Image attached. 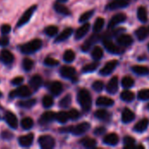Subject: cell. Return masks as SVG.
I'll list each match as a JSON object with an SVG mask.
<instances>
[{"instance_id": "1", "label": "cell", "mask_w": 149, "mask_h": 149, "mask_svg": "<svg viewBox=\"0 0 149 149\" xmlns=\"http://www.w3.org/2000/svg\"><path fill=\"white\" fill-rule=\"evenodd\" d=\"M78 102L84 111H89L92 107V97L90 93L86 89H81L78 93Z\"/></svg>"}, {"instance_id": "2", "label": "cell", "mask_w": 149, "mask_h": 149, "mask_svg": "<svg viewBox=\"0 0 149 149\" xmlns=\"http://www.w3.org/2000/svg\"><path fill=\"white\" fill-rule=\"evenodd\" d=\"M42 47V41L38 38L33 39L20 46V51L24 54H31L36 52Z\"/></svg>"}, {"instance_id": "3", "label": "cell", "mask_w": 149, "mask_h": 149, "mask_svg": "<svg viewBox=\"0 0 149 149\" xmlns=\"http://www.w3.org/2000/svg\"><path fill=\"white\" fill-rule=\"evenodd\" d=\"M31 94V91L29 86H18L17 89L14 91H11L10 93V98H16V97H20V98H27Z\"/></svg>"}, {"instance_id": "4", "label": "cell", "mask_w": 149, "mask_h": 149, "mask_svg": "<svg viewBox=\"0 0 149 149\" xmlns=\"http://www.w3.org/2000/svg\"><path fill=\"white\" fill-rule=\"evenodd\" d=\"M38 144L43 149H52L55 146V140L51 135H41L38 138Z\"/></svg>"}, {"instance_id": "5", "label": "cell", "mask_w": 149, "mask_h": 149, "mask_svg": "<svg viewBox=\"0 0 149 149\" xmlns=\"http://www.w3.org/2000/svg\"><path fill=\"white\" fill-rule=\"evenodd\" d=\"M36 9H37V5H32L31 7H30L29 9H27L24 11V13L22 15V17H20V19L18 20V22L17 24V27H21V26L24 25L25 24H27L30 21L32 14L35 12Z\"/></svg>"}, {"instance_id": "6", "label": "cell", "mask_w": 149, "mask_h": 149, "mask_svg": "<svg viewBox=\"0 0 149 149\" xmlns=\"http://www.w3.org/2000/svg\"><path fill=\"white\" fill-rule=\"evenodd\" d=\"M90 124L87 122H82L80 124H78L75 127H72L71 133L74 135H82L85 133H86L90 129Z\"/></svg>"}, {"instance_id": "7", "label": "cell", "mask_w": 149, "mask_h": 149, "mask_svg": "<svg viewBox=\"0 0 149 149\" xmlns=\"http://www.w3.org/2000/svg\"><path fill=\"white\" fill-rule=\"evenodd\" d=\"M103 45H104L105 48L110 53H113V54H120L122 52V50L117 45H115L113 41H111L108 38H106V39L103 40Z\"/></svg>"}, {"instance_id": "8", "label": "cell", "mask_w": 149, "mask_h": 149, "mask_svg": "<svg viewBox=\"0 0 149 149\" xmlns=\"http://www.w3.org/2000/svg\"><path fill=\"white\" fill-rule=\"evenodd\" d=\"M118 65V61L113 59V60H111L109 62H107L104 67L102 69H100V73L103 76H107L109 74H111L113 72V71L116 68V66Z\"/></svg>"}, {"instance_id": "9", "label": "cell", "mask_w": 149, "mask_h": 149, "mask_svg": "<svg viewBox=\"0 0 149 149\" xmlns=\"http://www.w3.org/2000/svg\"><path fill=\"white\" fill-rule=\"evenodd\" d=\"M130 3V0H113L111 3H109L107 6V9L113 10L120 8H125L128 6Z\"/></svg>"}, {"instance_id": "10", "label": "cell", "mask_w": 149, "mask_h": 149, "mask_svg": "<svg viewBox=\"0 0 149 149\" xmlns=\"http://www.w3.org/2000/svg\"><path fill=\"white\" fill-rule=\"evenodd\" d=\"M126 19H127L126 14H124V13H118V14L114 15L112 17V19L110 20V22L108 24V28L109 29H113L116 25H118L119 24H121L124 21H126Z\"/></svg>"}, {"instance_id": "11", "label": "cell", "mask_w": 149, "mask_h": 149, "mask_svg": "<svg viewBox=\"0 0 149 149\" xmlns=\"http://www.w3.org/2000/svg\"><path fill=\"white\" fill-rule=\"evenodd\" d=\"M5 121L7 122V124L13 129H17L18 127V120L17 118L16 117V115L11 113V112H6L5 113V116H4Z\"/></svg>"}, {"instance_id": "12", "label": "cell", "mask_w": 149, "mask_h": 149, "mask_svg": "<svg viewBox=\"0 0 149 149\" xmlns=\"http://www.w3.org/2000/svg\"><path fill=\"white\" fill-rule=\"evenodd\" d=\"M76 74V70L72 66L64 65L60 69V75L65 79H72Z\"/></svg>"}, {"instance_id": "13", "label": "cell", "mask_w": 149, "mask_h": 149, "mask_svg": "<svg viewBox=\"0 0 149 149\" xmlns=\"http://www.w3.org/2000/svg\"><path fill=\"white\" fill-rule=\"evenodd\" d=\"M55 119H56V113L54 112H51V111L45 112L39 118V124L47 125V124L51 123L52 120H54Z\"/></svg>"}, {"instance_id": "14", "label": "cell", "mask_w": 149, "mask_h": 149, "mask_svg": "<svg viewBox=\"0 0 149 149\" xmlns=\"http://www.w3.org/2000/svg\"><path fill=\"white\" fill-rule=\"evenodd\" d=\"M118 88H119L118 77L114 76V77H113V78L109 80V82H108V84H107V93H110V94H114V93H117Z\"/></svg>"}, {"instance_id": "15", "label": "cell", "mask_w": 149, "mask_h": 149, "mask_svg": "<svg viewBox=\"0 0 149 149\" xmlns=\"http://www.w3.org/2000/svg\"><path fill=\"white\" fill-rule=\"evenodd\" d=\"M34 140V134H28L26 135L21 136L18 139V143L23 148H28L31 146Z\"/></svg>"}, {"instance_id": "16", "label": "cell", "mask_w": 149, "mask_h": 149, "mask_svg": "<svg viewBox=\"0 0 149 149\" xmlns=\"http://www.w3.org/2000/svg\"><path fill=\"white\" fill-rule=\"evenodd\" d=\"M117 42L119 45H120L122 46H129L133 44L134 39L132 38V36H130L128 34H121V35L118 36Z\"/></svg>"}, {"instance_id": "17", "label": "cell", "mask_w": 149, "mask_h": 149, "mask_svg": "<svg viewBox=\"0 0 149 149\" xmlns=\"http://www.w3.org/2000/svg\"><path fill=\"white\" fill-rule=\"evenodd\" d=\"M89 29H90V24L87 22H86V24L81 25L76 31V32H75V39L79 40V39H81L82 38H84L86 35V33L88 32Z\"/></svg>"}, {"instance_id": "18", "label": "cell", "mask_w": 149, "mask_h": 149, "mask_svg": "<svg viewBox=\"0 0 149 149\" xmlns=\"http://www.w3.org/2000/svg\"><path fill=\"white\" fill-rule=\"evenodd\" d=\"M114 104V101L108 98V97H105V96H101L99 97L96 100V105L98 107H112Z\"/></svg>"}, {"instance_id": "19", "label": "cell", "mask_w": 149, "mask_h": 149, "mask_svg": "<svg viewBox=\"0 0 149 149\" xmlns=\"http://www.w3.org/2000/svg\"><path fill=\"white\" fill-rule=\"evenodd\" d=\"M122 121L124 123H130L135 119V114L133 111L128 108H125L122 112Z\"/></svg>"}, {"instance_id": "20", "label": "cell", "mask_w": 149, "mask_h": 149, "mask_svg": "<svg viewBox=\"0 0 149 149\" xmlns=\"http://www.w3.org/2000/svg\"><path fill=\"white\" fill-rule=\"evenodd\" d=\"M1 59L5 65H10L14 61V56L10 51L3 50L1 52Z\"/></svg>"}, {"instance_id": "21", "label": "cell", "mask_w": 149, "mask_h": 149, "mask_svg": "<svg viewBox=\"0 0 149 149\" xmlns=\"http://www.w3.org/2000/svg\"><path fill=\"white\" fill-rule=\"evenodd\" d=\"M103 142L109 146H115L119 142V137L116 134H109L105 136L103 139Z\"/></svg>"}, {"instance_id": "22", "label": "cell", "mask_w": 149, "mask_h": 149, "mask_svg": "<svg viewBox=\"0 0 149 149\" xmlns=\"http://www.w3.org/2000/svg\"><path fill=\"white\" fill-rule=\"evenodd\" d=\"M63 91V85L59 81H54L50 86V92L54 96H58Z\"/></svg>"}, {"instance_id": "23", "label": "cell", "mask_w": 149, "mask_h": 149, "mask_svg": "<svg viewBox=\"0 0 149 149\" xmlns=\"http://www.w3.org/2000/svg\"><path fill=\"white\" fill-rule=\"evenodd\" d=\"M149 125V120L148 119L145 118V119H142L140 121H138L136 123V125L134 126V131L138 132V133H142L144 131L147 130L148 127Z\"/></svg>"}, {"instance_id": "24", "label": "cell", "mask_w": 149, "mask_h": 149, "mask_svg": "<svg viewBox=\"0 0 149 149\" xmlns=\"http://www.w3.org/2000/svg\"><path fill=\"white\" fill-rule=\"evenodd\" d=\"M42 83H43V79L39 75H34L30 80V86L34 91H37L41 86Z\"/></svg>"}, {"instance_id": "25", "label": "cell", "mask_w": 149, "mask_h": 149, "mask_svg": "<svg viewBox=\"0 0 149 149\" xmlns=\"http://www.w3.org/2000/svg\"><path fill=\"white\" fill-rule=\"evenodd\" d=\"M72 28H66L55 39V42L56 43H58V42H62V41H65V39H67L72 34Z\"/></svg>"}, {"instance_id": "26", "label": "cell", "mask_w": 149, "mask_h": 149, "mask_svg": "<svg viewBox=\"0 0 149 149\" xmlns=\"http://www.w3.org/2000/svg\"><path fill=\"white\" fill-rule=\"evenodd\" d=\"M98 40H99V36H98V35H93V36H91V37L84 43V45H82V47H81L82 51H83V52H87V51L91 48V46H92L95 42H97Z\"/></svg>"}, {"instance_id": "27", "label": "cell", "mask_w": 149, "mask_h": 149, "mask_svg": "<svg viewBox=\"0 0 149 149\" xmlns=\"http://www.w3.org/2000/svg\"><path fill=\"white\" fill-rule=\"evenodd\" d=\"M149 34V28L145 27V26H141L139 29H137V31H135V35L137 37V38L139 40H144L145 38H147V37Z\"/></svg>"}, {"instance_id": "28", "label": "cell", "mask_w": 149, "mask_h": 149, "mask_svg": "<svg viewBox=\"0 0 149 149\" xmlns=\"http://www.w3.org/2000/svg\"><path fill=\"white\" fill-rule=\"evenodd\" d=\"M132 70L134 72L141 76L148 75L149 73V68L145 65H134L132 67Z\"/></svg>"}, {"instance_id": "29", "label": "cell", "mask_w": 149, "mask_h": 149, "mask_svg": "<svg viewBox=\"0 0 149 149\" xmlns=\"http://www.w3.org/2000/svg\"><path fill=\"white\" fill-rule=\"evenodd\" d=\"M54 9H55V10H56L58 13L62 14V15H65V16H68V15L71 14L69 9H68L66 6H65L64 4L60 3V2H59V3H56L54 4Z\"/></svg>"}, {"instance_id": "30", "label": "cell", "mask_w": 149, "mask_h": 149, "mask_svg": "<svg viewBox=\"0 0 149 149\" xmlns=\"http://www.w3.org/2000/svg\"><path fill=\"white\" fill-rule=\"evenodd\" d=\"M137 16H138V18L141 22L142 23H146L148 21V11H147V9L143 6H141L138 8V10H137Z\"/></svg>"}, {"instance_id": "31", "label": "cell", "mask_w": 149, "mask_h": 149, "mask_svg": "<svg viewBox=\"0 0 149 149\" xmlns=\"http://www.w3.org/2000/svg\"><path fill=\"white\" fill-rule=\"evenodd\" d=\"M34 125V122H33V120L30 117H26V118H24L22 120H21V127L24 129V130H29L31 129Z\"/></svg>"}, {"instance_id": "32", "label": "cell", "mask_w": 149, "mask_h": 149, "mask_svg": "<svg viewBox=\"0 0 149 149\" xmlns=\"http://www.w3.org/2000/svg\"><path fill=\"white\" fill-rule=\"evenodd\" d=\"M120 98L122 100L126 101V102H131L134 100V94L133 92L131 91H123L120 94Z\"/></svg>"}, {"instance_id": "33", "label": "cell", "mask_w": 149, "mask_h": 149, "mask_svg": "<svg viewBox=\"0 0 149 149\" xmlns=\"http://www.w3.org/2000/svg\"><path fill=\"white\" fill-rule=\"evenodd\" d=\"M57 121H58L59 123H62V124H65L67 122V120H69V115H68V113L66 112H59L58 113H56V119Z\"/></svg>"}, {"instance_id": "34", "label": "cell", "mask_w": 149, "mask_h": 149, "mask_svg": "<svg viewBox=\"0 0 149 149\" xmlns=\"http://www.w3.org/2000/svg\"><path fill=\"white\" fill-rule=\"evenodd\" d=\"M92 57L94 60H100L103 57V50L100 46H95L92 51Z\"/></svg>"}, {"instance_id": "35", "label": "cell", "mask_w": 149, "mask_h": 149, "mask_svg": "<svg viewBox=\"0 0 149 149\" xmlns=\"http://www.w3.org/2000/svg\"><path fill=\"white\" fill-rule=\"evenodd\" d=\"M81 144L86 148H93L94 147H96V141L94 139L92 138H85L81 141Z\"/></svg>"}, {"instance_id": "36", "label": "cell", "mask_w": 149, "mask_h": 149, "mask_svg": "<svg viewBox=\"0 0 149 149\" xmlns=\"http://www.w3.org/2000/svg\"><path fill=\"white\" fill-rule=\"evenodd\" d=\"M104 24H105V19L102 18V17H98L94 23V25H93V31L95 32H100L101 31V30L103 29L104 27Z\"/></svg>"}, {"instance_id": "37", "label": "cell", "mask_w": 149, "mask_h": 149, "mask_svg": "<svg viewBox=\"0 0 149 149\" xmlns=\"http://www.w3.org/2000/svg\"><path fill=\"white\" fill-rule=\"evenodd\" d=\"M71 103H72V96L70 94H67L59 101V107L62 108H67L70 107Z\"/></svg>"}, {"instance_id": "38", "label": "cell", "mask_w": 149, "mask_h": 149, "mask_svg": "<svg viewBox=\"0 0 149 149\" xmlns=\"http://www.w3.org/2000/svg\"><path fill=\"white\" fill-rule=\"evenodd\" d=\"M33 65H34V63L31 58H24V60L22 62V66L24 71H26V72L31 71L33 68Z\"/></svg>"}, {"instance_id": "39", "label": "cell", "mask_w": 149, "mask_h": 149, "mask_svg": "<svg viewBox=\"0 0 149 149\" xmlns=\"http://www.w3.org/2000/svg\"><path fill=\"white\" fill-rule=\"evenodd\" d=\"M63 58L67 63L72 62L74 60V58H75V53H74V52L72 50H67V51H65V53H64Z\"/></svg>"}, {"instance_id": "40", "label": "cell", "mask_w": 149, "mask_h": 149, "mask_svg": "<svg viewBox=\"0 0 149 149\" xmlns=\"http://www.w3.org/2000/svg\"><path fill=\"white\" fill-rule=\"evenodd\" d=\"M99 66V63L98 62H93V63H90L88 65H86L83 68H82V72L84 73H87V72H93L97 69V67Z\"/></svg>"}, {"instance_id": "41", "label": "cell", "mask_w": 149, "mask_h": 149, "mask_svg": "<svg viewBox=\"0 0 149 149\" xmlns=\"http://www.w3.org/2000/svg\"><path fill=\"white\" fill-rule=\"evenodd\" d=\"M94 116L99 119V120H107L108 117H109V113L107 110L105 109H100V110H97L94 113Z\"/></svg>"}, {"instance_id": "42", "label": "cell", "mask_w": 149, "mask_h": 149, "mask_svg": "<svg viewBox=\"0 0 149 149\" xmlns=\"http://www.w3.org/2000/svg\"><path fill=\"white\" fill-rule=\"evenodd\" d=\"M58 28L55 25H50L45 29V34L49 37H54L58 33Z\"/></svg>"}, {"instance_id": "43", "label": "cell", "mask_w": 149, "mask_h": 149, "mask_svg": "<svg viewBox=\"0 0 149 149\" xmlns=\"http://www.w3.org/2000/svg\"><path fill=\"white\" fill-rule=\"evenodd\" d=\"M36 100L35 99H31V100H24L18 103V105L23 107V108H31L35 104H36Z\"/></svg>"}, {"instance_id": "44", "label": "cell", "mask_w": 149, "mask_h": 149, "mask_svg": "<svg viewBox=\"0 0 149 149\" xmlns=\"http://www.w3.org/2000/svg\"><path fill=\"white\" fill-rule=\"evenodd\" d=\"M94 13V10H87L86 11L85 13H83L80 17H79V22L80 23H86V21H88L93 15Z\"/></svg>"}, {"instance_id": "45", "label": "cell", "mask_w": 149, "mask_h": 149, "mask_svg": "<svg viewBox=\"0 0 149 149\" xmlns=\"http://www.w3.org/2000/svg\"><path fill=\"white\" fill-rule=\"evenodd\" d=\"M121 84H122L123 87H125V88H131L134 86V81L131 77H124L122 79Z\"/></svg>"}, {"instance_id": "46", "label": "cell", "mask_w": 149, "mask_h": 149, "mask_svg": "<svg viewBox=\"0 0 149 149\" xmlns=\"http://www.w3.org/2000/svg\"><path fill=\"white\" fill-rule=\"evenodd\" d=\"M123 142L125 144V148H134L136 141H135V140L133 137H131V136H126V137H124Z\"/></svg>"}, {"instance_id": "47", "label": "cell", "mask_w": 149, "mask_h": 149, "mask_svg": "<svg viewBox=\"0 0 149 149\" xmlns=\"http://www.w3.org/2000/svg\"><path fill=\"white\" fill-rule=\"evenodd\" d=\"M53 103H54L53 99H52L51 96L46 95V96H45V97L43 98L42 104H43L44 107H45V108H49V107H51L53 105Z\"/></svg>"}, {"instance_id": "48", "label": "cell", "mask_w": 149, "mask_h": 149, "mask_svg": "<svg viewBox=\"0 0 149 149\" xmlns=\"http://www.w3.org/2000/svg\"><path fill=\"white\" fill-rule=\"evenodd\" d=\"M138 99L140 100H149V89L141 90L138 93Z\"/></svg>"}, {"instance_id": "49", "label": "cell", "mask_w": 149, "mask_h": 149, "mask_svg": "<svg viewBox=\"0 0 149 149\" xmlns=\"http://www.w3.org/2000/svg\"><path fill=\"white\" fill-rule=\"evenodd\" d=\"M68 115H69V119L70 120H78L80 116V113H79L78 110L76 109H71L69 112H68Z\"/></svg>"}, {"instance_id": "50", "label": "cell", "mask_w": 149, "mask_h": 149, "mask_svg": "<svg viewBox=\"0 0 149 149\" xmlns=\"http://www.w3.org/2000/svg\"><path fill=\"white\" fill-rule=\"evenodd\" d=\"M44 63L47 66H56L59 64V62L58 60H56L55 58H46L45 59Z\"/></svg>"}, {"instance_id": "51", "label": "cell", "mask_w": 149, "mask_h": 149, "mask_svg": "<svg viewBox=\"0 0 149 149\" xmlns=\"http://www.w3.org/2000/svg\"><path fill=\"white\" fill-rule=\"evenodd\" d=\"M103 86H104L103 82L100 81V80H96V81H94L93 84V88L96 92H101L102 89H103Z\"/></svg>"}, {"instance_id": "52", "label": "cell", "mask_w": 149, "mask_h": 149, "mask_svg": "<svg viewBox=\"0 0 149 149\" xmlns=\"http://www.w3.org/2000/svg\"><path fill=\"white\" fill-rule=\"evenodd\" d=\"M10 30H11V27H10V25H9V24H3L2 26H1V32H2V34H3V35H6V34H8V33H10Z\"/></svg>"}, {"instance_id": "53", "label": "cell", "mask_w": 149, "mask_h": 149, "mask_svg": "<svg viewBox=\"0 0 149 149\" xmlns=\"http://www.w3.org/2000/svg\"><path fill=\"white\" fill-rule=\"evenodd\" d=\"M24 81V78L23 77H16L11 80V84L14 86H20Z\"/></svg>"}, {"instance_id": "54", "label": "cell", "mask_w": 149, "mask_h": 149, "mask_svg": "<svg viewBox=\"0 0 149 149\" xmlns=\"http://www.w3.org/2000/svg\"><path fill=\"white\" fill-rule=\"evenodd\" d=\"M106 133V128L104 127H99L94 130V134L99 136V135H102Z\"/></svg>"}, {"instance_id": "55", "label": "cell", "mask_w": 149, "mask_h": 149, "mask_svg": "<svg viewBox=\"0 0 149 149\" xmlns=\"http://www.w3.org/2000/svg\"><path fill=\"white\" fill-rule=\"evenodd\" d=\"M1 136H2V138L4 139V140H10V139L13 137L12 134L10 133V132H8V131H3V132L2 133Z\"/></svg>"}, {"instance_id": "56", "label": "cell", "mask_w": 149, "mask_h": 149, "mask_svg": "<svg viewBox=\"0 0 149 149\" xmlns=\"http://www.w3.org/2000/svg\"><path fill=\"white\" fill-rule=\"evenodd\" d=\"M9 38H7V37H3V38H0V45H2V46H6V45H9Z\"/></svg>"}, {"instance_id": "57", "label": "cell", "mask_w": 149, "mask_h": 149, "mask_svg": "<svg viewBox=\"0 0 149 149\" xmlns=\"http://www.w3.org/2000/svg\"><path fill=\"white\" fill-rule=\"evenodd\" d=\"M58 2H60V3H64V2H66L67 0H58Z\"/></svg>"}, {"instance_id": "58", "label": "cell", "mask_w": 149, "mask_h": 149, "mask_svg": "<svg viewBox=\"0 0 149 149\" xmlns=\"http://www.w3.org/2000/svg\"><path fill=\"white\" fill-rule=\"evenodd\" d=\"M148 50H149V44H148Z\"/></svg>"}, {"instance_id": "59", "label": "cell", "mask_w": 149, "mask_h": 149, "mask_svg": "<svg viewBox=\"0 0 149 149\" xmlns=\"http://www.w3.org/2000/svg\"><path fill=\"white\" fill-rule=\"evenodd\" d=\"M148 109H149V105H148Z\"/></svg>"}]
</instances>
